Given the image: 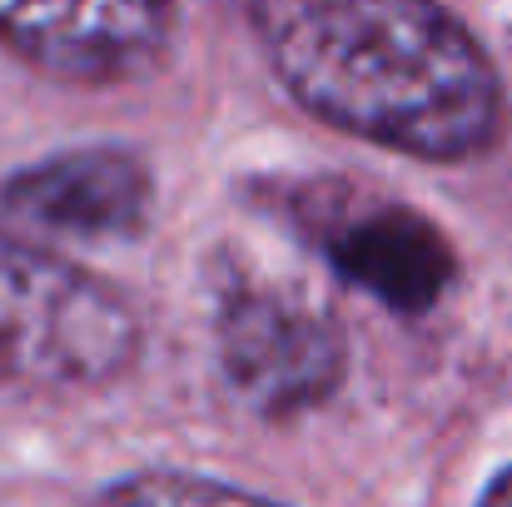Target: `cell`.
<instances>
[{"label": "cell", "mask_w": 512, "mask_h": 507, "mask_svg": "<svg viewBox=\"0 0 512 507\" xmlns=\"http://www.w3.org/2000/svg\"><path fill=\"white\" fill-rule=\"evenodd\" d=\"M214 334L229 388L264 418L319 408L348 368L339 329L319 309L274 289H239L219 309Z\"/></svg>", "instance_id": "cell-3"}, {"label": "cell", "mask_w": 512, "mask_h": 507, "mask_svg": "<svg viewBox=\"0 0 512 507\" xmlns=\"http://www.w3.org/2000/svg\"><path fill=\"white\" fill-rule=\"evenodd\" d=\"M334 274L393 314H428L458 279V254L433 219L408 204H373L363 194H319L304 219Z\"/></svg>", "instance_id": "cell-4"}, {"label": "cell", "mask_w": 512, "mask_h": 507, "mask_svg": "<svg viewBox=\"0 0 512 507\" xmlns=\"http://www.w3.org/2000/svg\"><path fill=\"white\" fill-rule=\"evenodd\" d=\"M478 507H512V468H503V473H498V478L483 488Z\"/></svg>", "instance_id": "cell-8"}, {"label": "cell", "mask_w": 512, "mask_h": 507, "mask_svg": "<svg viewBox=\"0 0 512 507\" xmlns=\"http://www.w3.org/2000/svg\"><path fill=\"white\" fill-rule=\"evenodd\" d=\"M140 358V319L90 269L0 234V388L85 393Z\"/></svg>", "instance_id": "cell-2"}, {"label": "cell", "mask_w": 512, "mask_h": 507, "mask_svg": "<svg viewBox=\"0 0 512 507\" xmlns=\"http://www.w3.org/2000/svg\"><path fill=\"white\" fill-rule=\"evenodd\" d=\"M90 507H284V503L244 493L234 483L199 478V473H165V468H155V473H135V478L110 483Z\"/></svg>", "instance_id": "cell-7"}, {"label": "cell", "mask_w": 512, "mask_h": 507, "mask_svg": "<svg viewBox=\"0 0 512 507\" xmlns=\"http://www.w3.org/2000/svg\"><path fill=\"white\" fill-rule=\"evenodd\" d=\"M155 179L130 150H70L15 169L0 184V209L45 234L65 239H130L150 219Z\"/></svg>", "instance_id": "cell-6"}, {"label": "cell", "mask_w": 512, "mask_h": 507, "mask_svg": "<svg viewBox=\"0 0 512 507\" xmlns=\"http://www.w3.org/2000/svg\"><path fill=\"white\" fill-rule=\"evenodd\" d=\"M249 15L279 85L329 130L438 165L508 135L498 65L443 0H249Z\"/></svg>", "instance_id": "cell-1"}, {"label": "cell", "mask_w": 512, "mask_h": 507, "mask_svg": "<svg viewBox=\"0 0 512 507\" xmlns=\"http://www.w3.org/2000/svg\"><path fill=\"white\" fill-rule=\"evenodd\" d=\"M170 35L174 0H0V45L55 80H135Z\"/></svg>", "instance_id": "cell-5"}]
</instances>
